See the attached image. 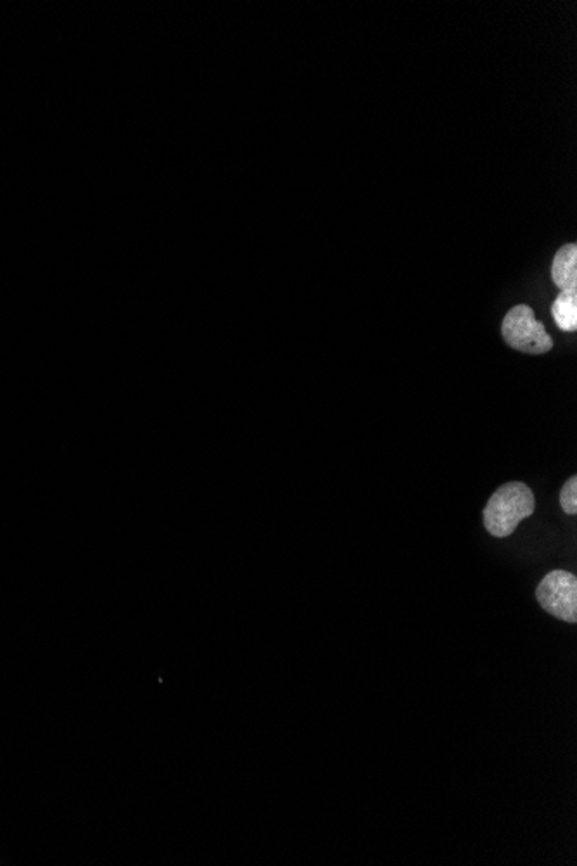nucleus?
I'll return each instance as SVG.
<instances>
[{"mask_svg":"<svg viewBox=\"0 0 577 866\" xmlns=\"http://www.w3.org/2000/svg\"><path fill=\"white\" fill-rule=\"evenodd\" d=\"M536 509L534 493L527 484L512 481L503 484L489 498L482 519L489 535L505 538L514 533L517 524L533 516Z\"/></svg>","mask_w":577,"mask_h":866,"instance_id":"obj_1","label":"nucleus"},{"mask_svg":"<svg viewBox=\"0 0 577 866\" xmlns=\"http://www.w3.org/2000/svg\"><path fill=\"white\" fill-rule=\"evenodd\" d=\"M501 334L510 348L527 355H545L553 348L552 336L536 320L531 306H514L503 319Z\"/></svg>","mask_w":577,"mask_h":866,"instance_id":"obj_2","label":"nucleus"},{"mask_svg":"<svg viewBox=\"0 0 577 866\" xmlns=\"http://www.w3.org/2000/svg\"><path fill=\"white\" fill-rule=\"evenodd\" d=\"M536 599L548 614L574 625L577 621V578L567 571L546 574L536 588Z\"/></svg>","mask_w":577,"mask_h":866,"instance_id":"obj_3","label":"nucleus"},{"mask_svg":"<svg viewBox=\"0 0 577 866\" xmlns=\"http://www.w3.org/2000/svg\"><path fill=\"white\" fill-rule=\"evenodd\" d=\"M553 284L560 291H577V244L558 249L552 263Z\"/></svg>","mask_w":577,"mask_h":866,"instance_id":"obj_4","label":"nucleus"},{"mask_svg":"<svg viewBox=\"0 0 577 866\" xmlns=\"http://www.w3.org/2000/svg\"><path fill=\"white\" fill-rule=\"evenodd\" d=\"M552 315L560 331L576 332L577 329V291H560L553 301Z\"/></svg>","mask_w":577,"mask_h":866,"instance_id":"obj_5","label":"nucleus"},{"mask_svg":"<svg viewBox=\"0 0 577 866\" xmlns=\"http://www.w3.org/2000/svg\"><path fill=\"white\" fill-rule=\"evenodd\" d=\"M560 505L567 516H576L577 512V478L572 476L560 491Z\"/></svg>","mask_w":577,"mask_h":866,"instance_id":"obj_6","label":"nucleus"}]
</instances>
